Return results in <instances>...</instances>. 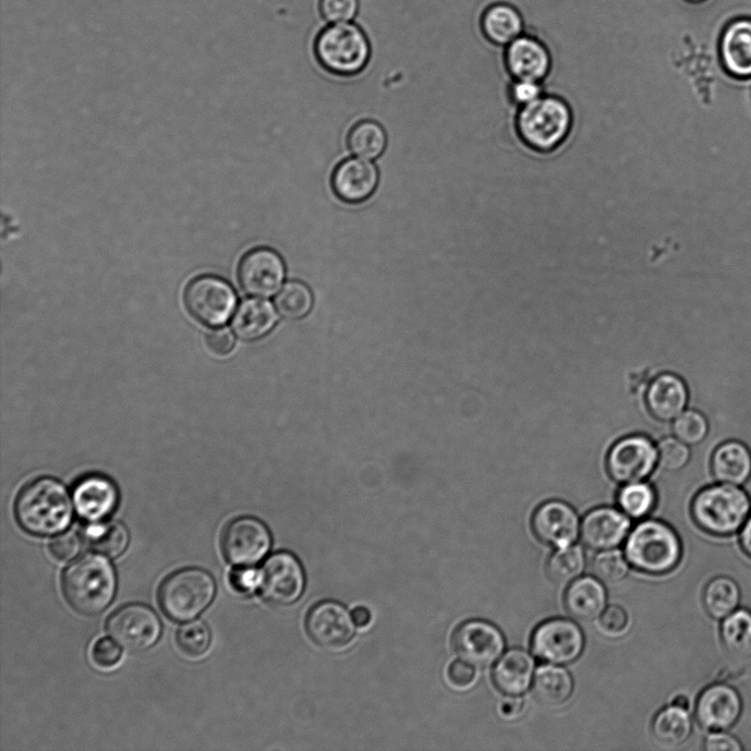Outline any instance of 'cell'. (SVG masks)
Returning a JSON list of instances; mask_svg holds the SVG:
<instances>
[{
  "instance_id": "obj_8",
  "label": "cell",
  "mask_w": 751,
  "mask_h": 751,
  "mask_svg": "<svg viewBox=\"0 0 751 751\" xmlns=\"http://www.w3.org/2000/svg\"><path fill=\"white\" fill-rule=\"evenodd\" d=\"M106 630L121 649L141 654L160 641L163 626L159 615L152 607L134 603L114 610L108 617Z\"/></svg>"
},
{
  "instance_id": "obj_26",
  "label": "cell",
  "mask_w": 751,
  "mask_h": 751,
  "mask_svg": "<svg viewBox=\"0 0 751 751\" xmlns=\"http://www.w3.org/2000/svg\"><path fill=\"white\" fill-rule=\"evenodd\" d=\"M711 472L717 483L744 485L751 477V450L739 440L722 443L712 453Z\"/></svg>"
},
{
  "instance_id": "obj_30",
  "label": "cell",
  "mask_w": 751,
  "mask_h": 751,
  "mask_svg": "<svg viewBox=\"0 0 751 751\" xmlns=\"http://www.w3.org/2000/svg\"><path fill=\"white\" fill-rule=\"evenodd\" d=\"M533 694L544 706L559 707L566 704L574 690L572 676L556 665L542 666L535 673Z\"/></svg>"
},
{
  "instance_id": "obj_31",
  "label": "cell",
  "mask_w": 751,
  "mask_h": 751,
  "mask_svg": "<svg viewBox=\"0 0 751 751\" xmlns=\"http://www.w3.org/2000/svg\"><path fill=\"white\" fill-rule=\"evenodd\" d=\"M720 641L726 654L735 661L751 658V611L737 609L723 619Z\"/></svg>"
},
{
  "instance_id": "obj_38",
  "label": "cell",
  "mask_w": 751,
  "mask_h": 751,
  "mask_svg": "<svg viewBox=\"0 0 751 751\" xmlns=\"http://www.w3.org/2000/svg\"><path fill=\"white\" fill-rule=\"evenodd\" d=\"M276 306L284 318L300 319L312 310L313 294L305 284L290 282L277 295Z\"/></svg>"
},
{
  "instance_id": "obj_42",
  "label": "cell",
  "mask_w": 751,
  "mask_h": 751,
  "mask_svg": "<svg viewBox=\"0 0 751 751\" xmlns=\"http://www.w3.org/2000/svg\"><path fill=\"white\" fill-rule=\"evenodd\" d=\"M657 448L658 463L667 471H680L688 465L691 459L690 446L676 437L663 439Z\"/></svg>"
},
{
  "instance_id": "obj_33",
  "label": "cell",
  "mask_w": 751,
  "mask_h": 751,
  "mask_svg": "<svg viewBox=\"0 0 751 751\" xmlns=\"http://www.w3.org/2000/svg\"><path fill=\"white\" fill-rule=\"evenodd\" d=\"M693 729L692 717L687 708L676 705L662 710L654 718L652 730L661 743L677 747L686 742Z\"/></svg>"
},
{
  "instance_id": "obj_20",
  "label": "cell",
  "mask_w": 751,
  "mask_h": 751,
  "mask_svg": "<svg viewBox=\"0 0 751 751\" xmlns=\"http://www.w3.org/2000/svg\"><path fill=\"white\" fill-rule=\"evenodd\" d=\"M73 502L82 520L87 523H100L108 520L117 510L119 492L110 479L100 474H89L75 484Z\"/></svg>"
},
{
  "instance_id": "obj_13",
  "label": "cell",
  "mask_w": 751,
  "mask_h": 751,
  "mask_svg": "<svg viewBox=\"0 0 751 751\" xmlns=\"http://www.w3.org/2000/svg\"><path fill=\"white\" fill-rule=\"evenodd\" d=\"M658 463V448L646 436L633 435L618 440L606 458L607 473L618 484L642 482Z\"/></svg>"
},
{
  "instance_id": "obj_47",
  "label": "cell",
  "mask_w": 751,
  "mask_h": 751,
  "mask_svg": "<svg viewBox=\"0 0 751 751\" xmlns=\"http://www.w3.org/2000/svg\"><path fill=\"white\" fill-rule=\"evenodd\" d=\"M599 622L602 629L606 633L618 635L623 633L626 629H628L630 619L629 614L626 613V610L622 607L617 605H610L607 608H605L602 615L599 616Z\"/></svg>"
},
{
  "instance_id": "obj_39",
  "label": "cell",
  "mask_w": 751,
  "mask_h": 751,
  "mask_svg": "<svg viewBox=\"0 0 751 751\" xmlns=\"http://www.w3.org/2000/svg\"><path fill=\"white\" fill-rule=\"evenodd\" d=\"M211 631L203 620H193L182 626L177 634L179 649L191 658L203 657L211 645Z\"/></svg>"
},
{
  "instance_id": "obj_10",
  "label": "cell",
  "mask_w": 751,
  "mask_h": 751,
  "mask_svg": "<svg viewBox=\"0 0 751 751\" xmlns=\"http://www.w3.org/2000/svg\"><path fill=\"white\" fill-rule=\"evenodd\" d=\"M184 304L199 323L208 327H220L231 317L237 295L232 287L221 278L199 276L187 284Z\"/></svg>"
},
{
  "instance_id": "obj_29",
  "label": "cell",
  "mask_w": 751,
  "mask_h": 751,
  "mask_svg": "<svg viewBox=\"0 0 751 751\" xmlns=\"http://www.w3.org/2000/svg\"><path fill=\"white\" fill-rule=\"evenodd\" d=\"M277 319V313L270 302L249 299L238 307L231 327L240 339L254 341L270 332Z\"/></svg>"
},
{
  "instance_id": "obj_16",
  "label": "cell",
  "mask_w": 751,
  "mask_h": 751,
  "mask_svg": "<svg viewBox=\"0 0 751 751\" xmlns=\"http://www.w3.org/2000/svg\"><path fill=\"white\" fill-rule=\"evenodd\" d=\"M311 641L328 651L348 646L355 634V623L347 609L339 603L326 601L314 605L305 620Z\"/></svg>"
},
{
  "instance_id": "obj_28",
  "label": "cell",
  "mask_w": 751,
  "mask_h": 751,
  "mask_svg": "<svg viewBox=\"0 0 751 751\" xmlns=\"http://www.w3.org/2000/svg\"><path fill=\"white\" fill-rule=\"evenodd\" d=\"M564 599L571 617L580 621H592L604 611L607 594L596 578L583 577L570 583Z\"/></svg>"
},
{
  "instance_id": "obj_25",
  "label": "cell",
  "mask_w": 751,
  "mask_h": 751,
  "mask_svg": "<svg viewBox=\"0 0 751 751\" xmlns=\"http://www.w3.org/2000/svg\"><path fill=\"white\" fill-rule=\"evenodd\" d=\"M719 53L727 73L736 78H751V20H738L725 28Z\"/></svg>"
},
{
  "instance_id": "obj_2",
  "label": "cell",
  "mask_w": 751,
  "mask_h": 751,
  "mask_svg": "<svg viewBox=\"0 0 751 751\" xmlns=\"http://www.w3.org/2000/svg\"><path fill=\"white\" fill-rule=\"evenodd\" d=\"M574 129L571 105L558 95L544 94L534 102L518 108L514 132L532 154L550 156L564 148Z\"/></svg>"
},
{
  "instance_id": "obj_5",
  "label": "cell",
  "mask_w": 751,
  "mask_h": 751,
  "mask_svg": "<svg viewBox=\"0 0 751 751\" xmlns=\"http://www.w3.org/2000/svg\"><path fill=\"white\" fill-rule=\"evenodd\" d=\"M625 556L638 571L664 576L674 571L682 558V544L668 524L649 520L640 523L629 535Z\"/></svg>"
},
{
  "instance_id": "obj_23",
  "label": "cell",
  "mask_w": 751,
  "mask_h": 751,
  "mask_svg": "<svg viewBox=\"0 0 751 751\" xmlns=\"http://www.w3.org/2000/svg\"><path fill=\"white\" fill-rule=\"evenodd\" d=\"M689 398V389L679 375L663 373L651 384L646 404L656 420L669 423L686 411Z\"/></svg>"
},
{
  "instance_id": "obj_40",
  "label": "cell",
  "mask_w": 751,
  "mask_h": 751,
  "mask_svg": "<svg viewBox=\"0 0 751 751\" xmlns=\"http://www.w3.org/2000/svg\"><path fill=\"white\" fill-rule=\"evenodd\" d=\"M594 578L604 584H616L628 576L630 564L618 550L601 552L592 562Z\"/></svg>"
},
{
  "instance_id": "obj_53",
  "label": "cell",
  "mask_w": 751,
  "mask_h": 751,
  "mask_svg": "<svg viewBox=\"0 0 751 751\" xmlns=\"http://www.w3.org/2000/svg\"><path fill=\"white\" fill-rule=\"evenodd\" d=\"M739 543L742 552L751 558V514L740 530Z\"/></svg>"
},
{
  "instance_id": "obj_45",
  "label": "cell",
  "mask_w": 751,
  "mask_h": 751,
  "mask_svg": "<svg viewBox=\"0 0 751 751\" xmlns=\"http://www.w3.org/2000/svg\"><path fill=\"white\" fill-rule=\"evenodd\" d=\"M49 550L58 561H71L82 550V538L75 533H63L50 543Z\"/></svg>"
},
{
  "instance_id": "obj_43",
  "label": "cell",
  "mask_w": 751,
  "mask_h": 751,
  "mask_svg": "<svg viewBox=\"0 0 751 751\" xmlns=\"http://www.w3.org/2000/svg\"><path fill=\"white\" fill-rule=\"evenodd\" d=\"M319 11L330 24L350 23L359 13V0H320Z\"/></svg>"
},
{
  "instance_id": "obj_22",
  "label": "cell",
  "mask_w": 751,
  "mask_h": 751,
  "mask_svg": "<svg viewBox=\"0 0 751 751\" xmlns=\"http://www.w3.org/2000/svg\"><path fill=\"white\" fill-rule=\"evenodd\" d=\"M379 171L365 159H348L335 169L331 186L336 196L349 204L368 199L379 184Z\"/></svg>"
},
{
  "instance_id": "obj_46",
  "label": "cell",
  "mask_w": 751,
  "mask_h": 751,
  "mask_svg": "<svg viewBox=\"0 0 751 751\" xmlns=\"http://www.w3.org/2000/svg\"><path fill=\"white\" fill-rule=\"evenodd\" d=\"M121 646L113 640L102 638L92 649V659L100 668H112L121 661Z\"/></svg>"
},
{
  "instance_id": "obj_44",
  "label": "cell",
  "mask_w": 751,
  "mask_h": 751,
  "mask_svg": "<svg viewBox=\"0 0 751 751\" xmlns=\"http://www.w3.org/2000/svg\"><path fill=\"white\" fill-rule=\"evenodd\" d=\"M543 83L532 81H511L508 95L518 108L528 106L544 95Z\"/></svg>"
},
{
  "instance_id": "obj_9",
  "label": "cell",
  "mask_w": 751,
  "mask_h": 751,
  "mask_svg": "<svg viewBox=\"0 0 751 751\" xmlns=\"http://www.w3.org/2000/svg\"><path fill=\"white\" fill-rule=\"evenodd\" d=\"M585 639L580 626L566 618H552L534 631L531 647L542 663L566 666L580 658Z\"/></svg>"
},
{
  "instance_id": "obj_35",
  "label": "cell",
  "mask_w": 751,
  "mask_h": 751,
  "mask_svg": "<svg viewBox=\"0 0 751 751\" xmlns=\"http://www.w3.org/2000/svg\"><path fill=\"white\" fill-rule=\"evenodd\" d=\"M388 136L380 123L363 120L354 124L348 136L349 150L365 160L379 158L386 150Z\"/></svg>"
},
{
  "instance_id": "obj_12",
  "label": "cell",
  "mask_w": 751,
  "mask_h": 751,
  "mask_svg": "<svg viewBox=\"0 0 751 751\" xmlns=\"http://www.w3.org/2000/svg\"><path fill=\"white\" fill-rule=\"evenodd\" d=\"M455 654L474 667L495 665L506 653V638L495 625L486 620L470 619L458 626L452 634Z\"/></svg>"
},
{
  "instance_id": "obj_27",
  "label": "cell",
  "mask_w": 751,
  "mask_h": 751,
  "mask_svg": "<svg viewBox=\"0 0 751 751\" xmlns=\"http://www.w3.org/2000/svg\"><path fill=\"white\" fill-rule=\"evenodd\" d=\"M485 39L496 47H508L525 31L524 17L520 10L509 3H495L487 8L481 20Z\"/></svg>"
},
{
  "instance_id": "obj_17",
  "label": "cell",
  "mask_w": 751,
  "mask_h": 751,
  "mask_svg": "<svg viewBox=\"0 0 751 751\" xmlns=\"http://www.w3.org/2000/svg\"><path fill=\"white\" fill-rule=\"evenodd\" d=\"M742 714V699L738 691L726 683H714L700 694L695 718L707 731L730 729Z\"/></svg>"
},
{
  "instance_id": "obj_36",
  "label": "cell",
  "mask_w": 751,
  "mask_h": 751,
  "mask_svg": "<svg viewBox=\"0 0 751 751\" xmlns=\"http://www.w3.org/2000/svg\"><path fill=\"white\" fill-rule=\"evenodd\" d=\"M657 504V494L652 485L642 481L625 484L618 495L619 510L634 520L649 517Z\"/></svg>"
},
{
  "instance_id": "obj_49",
  "label": "cell",
  "mask_w": 751,
  "mask_h": 751,
  "mask_svg": "<svg viewBox=\"0 0 751 751\" xmlns=\"http://www.w3.org/2000/svg\"><path fill=\"white\" fill-rule=\"evenodd\" d=\"M476 671L473 665L457 661L448 668V679L452 686L458 689L469 688L474 683Z\"/></svg>"
},
{
  "instance_id": "obj_41",
  "label": "cell",
  "mask_w": 751,
  "mask_h": 751,
  "mask_svg": "<svg viewBox=\"0 0 751 751\" xmlns=\"http://www.w3.org/2000/svg\"><path fill=\"white\" fill-rule=\"evenodd\" d=\"M673 431L676 438L691 447L706 439L710 424L701 412L688 410L674 421Z\"/></svg>"
},
{
  "instance_id": "obj_1",
  "label": "cell",
  "mask_w": 751,
  "mask_h": 751,
  "mask_svg": "<svg viewBox=\"0 0 751 751\" xmlns=\"http://www.w3.org/2000/svg\"><path fill=\"white\" fill-rule=\"evenodd\" d=\"M73 497L60 481L40 477L26 484L15 502L20 528L35 537H52L65 533L73 522Z\"/></svg>"
},
{
  "instance_id": "obj_54",
  "label": "cell",
  "mask_w": 751,
  "mask_h": 751,
  "mask_svg": "<svg viewBox=\"0 0 751 751\" xmlns=\"http://www.w3.org/2000/svg\"><path fill=\"white\" fill-rule=\"evenodd\" d=\"M351 617L360 629H365L367 626L371 623L372 620V614L371 611L364 607V606H358L353 608L351 613Z\"/></svg>"
},
{
  "instance_id": "obj_4",
  "label": "cell",
  "mask_w": 751,
  "mask_h": 751,
  "mask_svg": "<svg viewBox=\"0 0 751 751\" xmlns=\"http://www.w3.org/2000/svg\"><path fill=\"white\" fill-rule=\"evenodd\" d=\"M751 514V499L740 486L716 483L697 493L691 504L695 525L714 537H729Z\"/></svg>"
},
{
  "instance_id": "obj_3",
  "label": "cell",
  "mask_w": 751,
  "mask_h": 751,
  "mask_svg": "<svg viewBox=\"0 0 751 751\" xmlns=\"http://www.w3.org/2000/svg\"><path fill=\"white\" fill-rule=\"evenodd\" d=\"M117 589L114 567L101 554L82 556L62 576V591L66 602L84 616L104 613L114 599Z\"/></svg>"
},
{
  "instance_id": "obj_52",
  "label": "cell",
  "mask_w": 751,
  "mask_h": 751,
  "mask_svg": "<svg viewBox=\"0 0 751 751\" xmlns=\"http://www.w3.org/2000/svg\"><path fill=\"white\" fill-rule=\"evenodd\" d=\"M525 702L519 697L508 695V699L499 705V713L505 718L513 719L520 717L524 711Z\"/></svg>"
},
{
  "instance_id": "obj_32",
  "label": "cell",
  "mask_w": 751,
  "mask_h": 751,
  "mask_svg": "<svg viewBox=\"0 0 751 751\" xmlns=\"http://www.w3.org/2000/svg\"><path fill=\"white\" fill-rule=\"evenodd\" d=\"M83 538L93 550L112 559L126 553L131 544L129 529L119 522L90 523Z\"/></svg>"
},
{
  "instance_id": "obj_37",
  "label": "cell",
  "mask_w": 751,
  "mask_h": 751,
  "mask_svg": "<svg viewBox=\"0 0 751 751\" xmlns=\"http://www.w3.org/2000/svg\"><path fill=\"white\" fill-rule=\"evenodd\" d=\"M585 555L579 546H567L555 552L547 561L546 572L556 584H569L577 580L585 568Z\"/></svg>"
},
{
  "instance_id": "obj_6",
  "label": "cell",
  "mask_w": 751,
  "mask_h": 751,
  "mask_svg": "<svg viewBox=\"0 0 751 751\" xmlns=\"http://www.w3.org/2000/svg\"><path fill=\"white\" fill-rule=\"evenodd\" d=\"M217 584L207 570L184 568L168 576L158 590L162 611L177 622L192 621L213 603Z\"/></svg>"
},
{
  "instance_id": "obj_19",
  "label": "cell",
  "mask_w": 751,
  "mask_h": 751,
  "mask_svg": "<svg viewBox=\"0 0 751 751\" xmlns=\"http://www.w3.org/2000/svg\"><path fill=\"white\" fill-rule=\"evenodd\" d=\"M532 530L545 545L562 548L577 541L581 530L577 512L562 500H548L532 518Z\"/></svg>"
},
{
  "instance_id": "obj_11",
  "label": "cell",
  "mask_w": 751,
  "mask_h": 751,
  "mask_svg": "<svg viewBox=\"0 0 751 751\" xmlns=\"http://www.w3.org/2000/svg\"><path fill=\"white\" fill-rule=\"evenodd\" d=\"M272 537L269 529L255 518H239L223 529L220 548L223 558L237 567H253L269 553Z\"/></svg>"
},
{
  "instance_id": "obj_7",
  "label": "cell",
  "mask_w": 751,
  "mask_h": 751,
  "mask_svg": "<svg viewBox=\"0 0 751 751\" xmlns=\"http://www.w3.org/2000/svg\"><path fill=\"white\" fill-rule=\"evenodd\" d=\"M315 56L327 72L351 77L360 74L371 59V46L364 32L344 23L323 29L315 41Z\"/></svg>"
},
{
  "instance_id": "obj_48",
  "label": "cell",
  "mask_w": 751,
  "mask_h": 751,
  "mask_svg": "<svg viewBox=\"0 0 751 751\" xmlns=\"http://www.w3.org/2000/svg\"><path fill=\"white\" fill-rule=\"evenodd\" d=\"M259 583L261 573L249 567H239L230 574V585L240 594L253 592Z\"/></svg>"
},
{
  "instance_id": "obj_55",
  "label": "cell",
  "mask_w": 751,
  "mask_h": 751,
  "mask_svg": "<svg viewBox=\"0 0 751 751\" xmlns=\"http://www.w3.org/2000/svg\"><path fill=\"white\" fill-rule=\"evenodd\" d=\"M674 705L682 707V708H689L690 702L687 697L685 695H679L675 699Z\"/></svg>"
},
{
  "instance_id": "obj_56",
  "label": "cell",
  "mask_w": 751,
  "mask_h": 751,
  "mask_svg": "<svg viewBox=\"0 0 751 751\" xmlns=\"http://www.w3.org/2000/svg\"><path fill=\"white\" fill-rule=\"evenodd\" d=\"M688 2H690V3H695V4H697V3H702V2H704V0H688Z\"/></svg>"
},
{
  "instance_id": "obj_51",
  "label": "cell",
  "mask_w": 751,
  "mask_h": 751,
  "mask_svg": "<svg viewBox=\"0 0 751 751\" xmlns=\"http://www.w3.org/2000/svg\"><path fill=\"white\" fill-rule=\"evenodd\" d=\"M707 751H740L742 743L732 735L725 731H712L704 741Z\"/></svg>"
},
{
  "instance_id": "obj_18",
  "label": "cell",
  "mask_w": 751,
  "mask_h": 751,
  "mask_svg": "<svg viewBox=\"0 0 751 751\" xmlns=\"http://www.w3.org/2000/svg\"><path fill=\"white\" fill-rule=\"evenodd\" d=\"M511 81L543 83L552 73L553 57L537 37L523 35L509 45L504 57Z\"/></svg>"
},
{
  "instance_id": "obj_50",
  "label": "cell",
  "mask_w": 751,
  "mask_h": 751,
  "mask_svg": "<svg viewBox=\"0 0 751 751\" xmlns=\"http://www.w3.org/2000/svg\"><path fill=\"white\" fill-rule=\"evenodd\" d=\"M234 337L230 330L218 328L209 331L206 336L208 348L217 355L229 354L234 347Z\"/></svg>"
},
{
  "instance_id": "obj_24",
  "label": "cell",
  "mask_w": 751,
  "mask_h": 751,
  "mask_svg": "<svg viewBox=\"0 0 751 751\" xmlns=\"http://www.w3.org/2000/svg\"><path fill=\"white\" fill-rule=\"evenodd\" d=\"M536 664L533 656L520 649H513L495 664L492 679L496 689L505 695L519 697L533 686Z\"/></svg>"
},
{
  "instance_id": "obj_21",
  "label": "cell",
  "mask_w": 751,
  "mask_h": 751,
  "mask_svg": "<svg viewBox=\"0 0 751 751\" xmlns=\"http://www.w3.org/2000/svg\"><path fill=\"white\" fill-rule=\"evenodd\" d=\"M631 520L620 510L597 508L589 512L581 523L583 545L594 552L617 548L631 530Z\"/></svg>"
},
{
  "instance_id": "obj_14",
  "label": "cell",
  "mask_w": 751,
  "mask_h": 751,
  "mask_svg": "<svg viewBox=\"0 0 751 751\" xmlns=\"http://www.w3.org/2000/svg\"><path fill=\"white\" fill-rule=\"evenodd\" d=\"M305 584V572L301 562L286 552L274 555L261 573L262 594L275 606L294 604L303 595Z\"/></svg>"
},
{
  "instance_id": "obj_15",
  "label": "cell",
  "mask_w": 751,
  "mask_h": 751,
  "mask_svg": "<svg viewBox=\"0 0 751 751\" xmlns=\"http://www.w3.org/2000/svg\"><path fill=\"white\" fill-rule=\"evenodd\" d=\"M282 257L269 247H257L246 253L238 268L241 289L249 295L274 296L286 279Z\"/></svg>"
},
{
  "instance_id": "obj_34",
  "label": "cell",
  "mask_w": 751,
  "mask_h": 751,
  "mask_svg": "<svg viewBox=\"0 0 751 751\" xmlns=\"http://www.w3.org/2000/svg\"><path fill=\"white\" fill-rule=\"evenodd\" d=\"M741 591L731 578L719 576L712 579L703 592V605L714 619H724L738 609Z\"/></svg>"
}]
</instances>
